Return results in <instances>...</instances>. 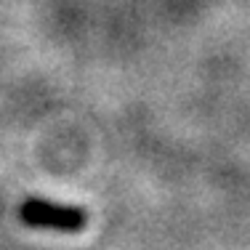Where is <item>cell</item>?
Instances as JSON below:
<instances>
[{
    "instance_id": "6da1fadb",
    "label": "cell",
    "mask_w": 250,
    "mask_h": 250,
    "mask_svg": "<svg viewBox=\"0 0 250 250\" xmlns=\"http://www.w3.org/2000/svg\"><path fill=\"white\" fill-rule=\"evenodd\" d=\"M21 224L32 229H53L64 234H77L88 226V213L80 205H62V202L29 197L19 205Z\"/></svg>"
}]
</instances>
